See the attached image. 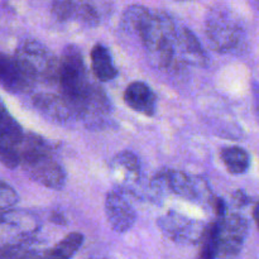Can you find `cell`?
I'll use <instances>...</instances> for the list:
<instances>
[{
    "instance_id": "obj_1",
    "label": "cell",
    "mask_w": 259,
    "mask_h": 259,
    "mask_svg": "<svg viewBox=\"0 0 259 259\" xmlns=\"http://www.w3.org/2000/svg\"><path fill=\"white\" fill-rule=\"evenodd\" d=\"M20 166L25 174L42 186L61 190L66 184V172L55 159L50 143L37 134H24L19 147Z\"/></svg>"
},
{
    "instance_id": "obj_2",
    "label": "cell",
    "mask_w": 259,
    "mask_h": 259,
    "mask_svg": "<svg viewBox=\"0 0 259 259\" xmlns=\"http://www.w3.org/2000/svg\"><path fill=\"white\" fill-rule=\"evenodd\" d=\"M177 28L167 13L152 12L149 22L142 34L141 43L149 62L158 68H167L176 57Z\"/></svg>"
},
{
    "instance_id": "obj_3",
    "label": "cell",
    "mask_w": 259,
    "mask_h": 259,
    "mask_svg": "<svg viewBox=\"0 0 259 259\" xmlns=\"http://www.w3.org/2000/svg\"><path fill=\"white\" fill-rule=\"evenodd\" d=\"M62 95L72 104L77 116L86 94L93 83L89 81L81 51L76 46H67L60 57L58 78Z\"/></svg>"
},
{
    "instance_id": "obj_4",
    "label": "cell",
    "mask_w": 259,
    "mask_h": 259,
    "mask_svg": "<svg viewBox=\"0 0 259 259\" xmlns=\"http://www.w3.org/2000/svg\"><path fill=\"white\" fill-rule=\"evenodd\" d=\"M205 33L212 50L233 53L244 43V29L240 20L227 7H214L205 19Z\"/></svg>"
},
{
    "instance_id": "obj_5",
    "label": "cell",
    "mask_w": 259,
    "mask_h": 259,
    "mask_svg": "<svg viewBox=\"0 0 259 259\" xmlns=\"http://www.w3.org/2000/svg\"><path fill=\"white\" fill-rule=\"evenodd\" d=\"M15 57L20 61L23 67L35 82L57 81L60 60L38 40H23L15 51Z\"/></svg>"
},
{
    "instance_id": "obj_6",
    "label": "cell",
    "mask_w": 259,
    "mask_h": 259,
    "mask_svg": "<svg viewBox=\"0 0 259 259\" xmlns=\"http://www.w3.org/2000/svg\"><path fill=\"white\" fill-rule=\"evenodd\" d=\"M158 227L164 237L182 245H195L201 243L207 228L200 220L190 219L176 211H169L158 218Z\"/></svg>"
},
{
    "instance_id": "obj_7",
    "label": "cell",
    "mask_w": 259,
    "mask_h": 259,
    "mask_svg": "<svg viewBox=\"0 0 259 259\" xmlns=\"http://www.w3.org/2000/svg\"><path fill=\"white\" fill-rule=\"evenodd\" d=\"M24 132L0 98V163L10 169L20 166L19 147Z\"/></svg>"
},
{
    "instance_id": "obj_8",
    "label": "cell",
    "mask_w": 259,
    "mask_h": 259,
    "mask_svg": "<svg viewBox=\"0 0 259 259\" xmlns=\"http://www.w3.org/2000/svg\"><path fill=\"white\" fill-rule=\"evenodd\" d=\"M248 234V222L239 214L224 215L218 222V257H235Z\"/></svg>"
},
{
    "instance_id": "obj_9",
    "label": "cell",
    "mask_w": 259,
    "mask_h": 259,
    "mask_svg": "<svg viewBox=\"0 0 259 259\" xmlns=\"http://www.w3.org/2000/svg\"><path fill=\"white\" fill-rule=\"evenodd\" d=\"M35 81L14 56L0 52V86L10 94L28 93Z\"/></svg>"
},
{
    "instance_id": "obj_10",
    "label": "cell",
    "mask_w": 259,
    "mask_h": 259,
    "mask_svg": "<svg viewBox=\"0 0 259 259\" xmlns=\"http://www.w3.org/2000/svg\"><path fill=\"white\" fill-rule=\"evenodd\" d=\"M164 175L169 192H174L187 200L202 201L209 192L206 182L201 179L189 176L185 172L176 169H167L164 171Z\"/></svg>"
},
{
    "instance_id": "obj_11",
    "label": "cell",
    "mask_w": 259,
    "mask_h": 259,
    "mask_svg": "<svg viewBox=\"0 0 259 259\" xmlns=\"http://www.w3.org/2000/svg\"><path fill=\"white\" fill-rule=\"evenodd\" d=\"M105 214L109 224L116 233L131 230L137 220V214L132 205L118 192H109L106 195Z\"/></svg>"
},
{
    "instance_id": "obj_12",
    "label": "cell",
    "mask_w": 259,
    "mask_h": 259,
    "mask_svg": "<svg viewBox=\"0 0 259 259\" xmlns=\"http://www.w3.org/2000/svg\"><path fill=\"white\" fill-rule=\"evenodd\" d=\"M33 105L46 118L58 123H65L77 116L72 104L63 95L47 93L38 94L33 98Z\"/></svg>"
},
{
    "instance_id": "obj_13",
    "label": "cell",
    "mask_w": 259,
    "mask_h": 259,
    "mask_svg": "<svg viewBox=\"0 0 259 259\" xmlns=\"http://www.w3.org/2000/svg\"><path fill=\"white\" fill-rule=\"evenodd\" d=\"M124 101L134 111L153 116L157 108V96L146 82L134 81L124 91Z\"/></svg>"
},
{
    "instance_id": "obj_14",
    "label": "cell",
    "mask_w": 259,
    "mask_h": 259,
    "mask_svg": "<svg viewBox=\"0 0 259 259\" xmlns=\"http://www.w3.org/2000/svg\"><path fill=\"white\" fill-rule=\"evenodd\" d=\"M179 52L181 60L194 66H205L207 63V55L199 42L196 35L189 28L182 27L177 29L176 53Z\"/></svg>"
},
{
    "instance_id": "obj_15",
    "label": "cell",
    "mask_w": 259,
    "mask_h": 259,
    "mask_svg": "<svg viewBox=\"0 0 259 259\" xmlns=\"http://www.w3.org/2000/svg\"><path fill=\"white\" fill-rule=\"evenodd\" d=\"M110 101L98 85H91L80 108V118L88 120H100L110 113Z\"/></svg>"
},
{
    "instance_id": "obj_16",
    "label": "cell",
    "mask_w": 259,
    "mask_h": 259,
    "mask_svg": "<svg viewBox=\"0 0 259 259\" xmlns=\"http://www.w3.org/2000/svg\"><path fill=\"white\" fill-rule=\"evenodd\" d=\"M111 171L123 186H131L141 177V163L133 152L123 151L114 157Z\"/></svg>"
},
{
    "instance_id": "obj_17",
    "label": "cell",
    "mask_w": 259,
    "mask_h": 259,
    "mask_svg": "<svg viewBox=\"0 0 259 259\" xmlns=\"http://www.w3.org/2000/svg\"><path fill=\"white\" fill-rule=\"evenodd\" d=\"M151 14L152 10L143 7V5H131V7H128L124 10L123 15H121V30L125 34L137 37L139 39V42H141L142 34H143L144 29H146L147 24H148Z\"/></svg>"
},
{
    "instance_id": "obj_18",
    "label": "cell",
    "mask_w": 259,
    "mask_h": 259,
    "mask_svg": "<svg viewBox=\"0 0 259 259\" xmlns=\"http://www.w3.org/2000/svg\"><path fill=\"white\" fill-rule=\"evenodd\" d=\"M91 70L95 77L101 82H108L114 80L118 75L115 65H114L111 53L108 48L101 43H98L91 50Z\"/></svg>"
},
{
    "instance_id": "obj_19",
    "label": "cell",
    "mask_w": 259,
    "mask_h": 259,
    "mask_svg": "<svg viewBox=\"0 0 259 259\" xmlns=\"http://www.w3.org/2000/svg\"><path fill=\"white\" fill-rule=\"evenodd\" d=\"M220 157L224 166L232 175L245 174L250 167L249 153L240 147H225L220 152Z\"/></svg>"
},
{
    "instance_id": "obj_20",
    "label": "cell",
    "mask_w": 259,
    "mask_h": 259,
    "mask_svg": "<svg viewBox=\"0 0 259 259\" xmlns=\"http://www.w3.org/2000/svg\"><path fill=\"white\" fill-rule=\"evenodd\" d=\"M83 243V235L80 233H70L58 244L45 253V257L55 259H68L75 255Z\"/></svg>"
},
{
    "instance_id": "obj_21",
    "label": "cell",
    "mask_w": 259,
    "mask_h": 259,
    "mask_svg": "<svg viewBox=\"0 0 259 259\" xmlns=\"http://www.w3.org/2000/svg\"><path fill=\"white\" fill-rule=\"evenodd\" d=\"M201 243L202 250L200 253V257L209 259L218 257V222L212 223L210 227L206 228Z\"/></svg>"
},
{
    "instance_id": "obj_22",
    "label": "cell",
    "mask_w": 259,
    "mask_h": 259,
    "mask_svg": "<svg viewBox=\"0 0 259 259\" xmlns=\"http://www.w3.org/2000/svg\"><path fill=\"white\" fill-rule=\"evenodd\" d=\"M80 0H53L52 12L60 20L76 18Z\"/></svg>"
},
{
    "instance_id": "obj_23",
    "label": "cell",
    "mask_w": 259,
    "mask_h": 259,
    "mask_svg": "<svg viewBox=\"0 0 259 259\" xmlns=\"http://www.w3.org/2000/svg\"><path fill=\"white\" fill-rule=\"evenodd\" d=\"M19 201L17 191L7 182L0 181V210H9Z\"/></svg>"
},
{
    "instance_id": "obj_24",
    "label": "cell",
    "mask_w": 259,
    "mask_h": 259,
    "mask_svg": "<svg viewBox=\"0 0 259 259\" xmlns=\"http://www.w3.org/2000/svg\"><path fill=\"white\" fill-rule=\"evenodd\" d=\"M233 201H234L237 206H244V205L249 202V199H248V196L243 191H237L234 196H233Z\"/></svg>"
},
{
    "instance_id": "obj_25",
    "label": "cell",
    "mask_w": 259,
    "mask_h": 259,
    "mask_svg": "<svg viewBox=\"0 0 259 259\" xmlns=\"http://www.w3.org/2000/svg\"><path fill=\"white\" fill-rule=\"evenodd\" d=\"M253 218H254V222L257 224L258 229H259V204L255 205L254 210H253Z\"/></svg>"
},
{
    "instance_id": "obj_26",
    "label": "cell",
    "mask_w": 259,
    "mask_h": 259,
    "mask_svg": "<svg viewBox=\"0 0 259 259\" xmlns=\"http://www.w3.org/2000/svg\"><path fill=\"white\" fill-rule=\"evenodd\" d=\"M179 2H186V0H179Z\"/></svg>"
}]
</instances>
